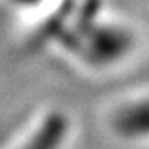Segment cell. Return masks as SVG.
Instances as JSON below:
<instances>
[{
    "label": "cell",
    "instance_id": "6da1fadb",
    "mask_svg": "<svg viewBox=\"0 0 149 149\" xmlns=\"http://www.w3.org/2000/svg\"><path fill=\"white\" fill-rule=\"evenodd\" d=\"M70 135V122L63 113L52 111L41 117L13 149H65Z\"/></svg>",
    "mask_w": 149,
    "mask_h": 149
},
{
    "label": "cell",
    "instance_id": "7a4b0ae2",
    "mask_svg": "<svg viewBox=\"0 0 149 149\" xmlns=\"http://www.w3.org/2000/svg\"><path fill=\"white\" fill-rule=\"evenodd\" d=\"M115 131L131 140H149V97L122 102L111 117Z\"/></svg>",
    "mask_w": 149,
    "mask_h": 149
}]
</instances>
